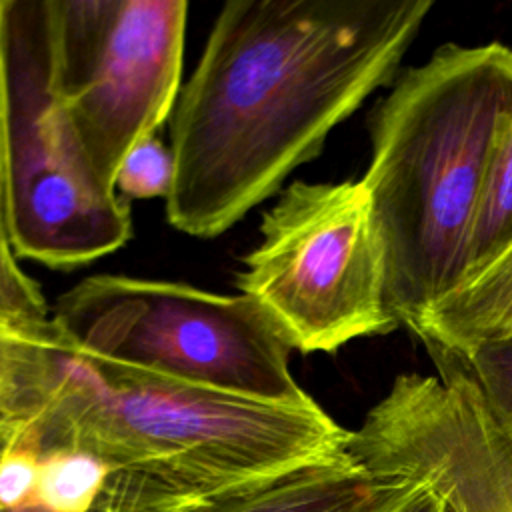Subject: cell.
Masks as SVG:
<instances>
[{"mask_svg": "<svg viewBox=\"0 0 512 512\" xmlns=\"http://www.w3.org/2000/svg\"><path fill=\"white\" fill-rule=\"evenodd\" d=\"M432 0H230L168 118L172 228L216 238L388 84Z\"/></svg>", "mask_w": 512, "mask_h": 512, "instance_id": "cell-1", "label": "cell"}, {"mask_svg": "<svg viewBox=\"0 0 512 512\" xmlns=\"http://www.w3.org/2000/svg\"><path fill=\"white\" fill-rule=\"evenodd\" d=\"M512 120V48L442 44L370 114L366 186L384 250L386 306L414 334L466 280L494 152Z\"/></svg>", "mask_w": 512, "mask_h": 512, "instance_id": "cell-2", "label": "cell"}, {"mask_svg": "<svg viewBox=\"0 0 512 512\" xmlns=\"http://www.w3.org/2000/svg\"><path fill=\"white\" fill-rule=\"evenodd\" d=\"M348 438L314 400L266 402L66 354L22 440L40 456L78 450L110 470L220 496L336 458Z\"/></svg>", "mask_w": 512, "mask_h": 512, "instance_id": "cell-3", "label": "cell"}, {"mask_svg": "<svg viewBox=\"0 0 512 512\" xmlns=\"http://www.w3.org/2000/svg\"><path fill=\"white\" fill-rule=\"evenodd\" d=\"M0 126L18 260L70 270L132 238L128 202L96 178L64 104L52 0H0Z\"/></svg>", "mask_w": 512, "mask_h": 512, "instance_id": "cell-4", "label": "cell"}, {"mask_svg": "<svg viewBox=\"0 0 512 512\" xmlns=\"http://www.w3.org/2000/svg\"><path fill=\"white\" fill-rule=\"evenodd\" d=\"M50 322L68 356L266 402L312 400L290 372V344L242 294L94 274L56 298Z\"/></svg>", "mask_w": 512, "mask_h": 512, "instance_id": "cell-5", "label": "cell"}, {"mask_svg": "<svg viewBox=\"0 0 512 512\" xmlns=\"http://www.w3.org/2000/svg\"><path fill=\"white\" fill-rule=\"evenodd\" d=\"M236 288L304 354L398 326L386 306L384 250L362 180L288 184L262 216Z\"/></svg>", "mask_w": 512, "mask_h": 512, "instance_id": "cell-6", "label": "cell"}, {"mask_svg": "<svg viewBox=\"0 0 512 512\" xmlns=\"http://www.w3.org/2000/svg\"><path fill=\"white\" fill-rule=\"evenodd\" d=\"M64 104L96 178L116 192L132 148L170 118L186 0H52Z\"/></svg>", "mask_w": 512, "mask_h": 512, "instance_id": "cell-7", "label": "cell"}, {"mask_svg": "<svg viewBox=\"0 0 512 512\" xmlns=\"http://www.w3.org/2000/svg\"><path fill=\"white\" fill-rule=\"evenodd\" d=\"M384 464L428 482L448 512H512V438L466 374L430 386L400 412Z\"/></svg>", "mask_w": 512, "mask_h": 512, "instance_id": "cell-8", "label": "cell"}, {"mask_svg": "<svg viewBox=\"0 0 512 512\" xmlns=\"http://www.w3.org/2000/svg\"><path fill=\"white\" fill-rule=\"evenodd\" d=\"M410 480L374 476L348 452L206 500L192 512H382Z\"/></svg>", "mask_w": 512, "mask_h": 512, "instance_id": "cell-9", "label": "cell"}, {"mask_svg": "<svg viewBox=\"0 0 512 512\" xmlns=\"http://www.w3.org/2000/svg\"><path fill=\"white\" fill-rule=\"evenodd\" d=\"M512 334V248L430 310L416 336L426 348L462 352Z\"/></svg>", "mask_w": 512, "mask_h": 512, "instance_id": "cell-10", "label": "cell"}, {"mask_svg": "<svg viewBox=\"0 0 512 512\" xmlns=\"http://www.w3.org/2000/svg\"><path fill=\"white\" fill-rule=\"evenodd\" d=\"M64 354L52 326L34 330L0 316V410L34 422L54 392Z\"/></svg>", "mask_w": 512, "mask_h": 512, "instance_id": "cell-11", "label": "cell"}, {"mask_svg": "<svg viewBox=\"0 0 512 512\" xmlns=\"http://www.w3.org/2000/svg\"><path fill=\"white\" fill-rule=\"evenodd\" d=\"M512 248V120L500 138L482 188L470 248L466 280H474ZM462 284V286H464ZM460 286V288H462Z\"/></svg>", "mask_w": 512, "mask_h": 512, "instance_id": "cell-12", "label": "cell"}, {"mask_svg": "<svg viewBox=\"0 0 512 512\" xmlns=\"http://www.w3.org/2000/svg\"><path fill=\"white\" fill-rule=\"evenodd\" d=\"M108 474L110 468L86 452L54 450L42 454L32 504L50 512H90Z\"/></svg>", "mask_w": 512, "mask_h": 512, "instance_id": "cell-13", "label": "cell"}, {"mask_svg": "<svg viewBox=\"0 0 512 512\" xmlns=\"http://www.w3.org/2000/svg\"><path fill=\"white\" fill-rule=\"evenodd\" d=\"M452 354H456L464 364L496 418L512 438V334L484 340L468 350Z\"/></svg>", "mask_w": 512, "mask_h": 512, "instance_id": "cell-14", "label": "cell"}, {"mask_svg": "<svg viewBox=\"0 0 512 512\" xmlns=\"http://www.w3.org/2000/svg\"><path fill=\"white\" fill-rule=\"evenodd\" d=\"M0 316L34 330L52 326L50 308L40 284L24 272L16 258L4 224L0 222Z\"/></svg>", "mask_w": 512, "mask_h": 512, "instance_id": "cell-15", "label": "cell"}, {"mask_svg": "<svg viewBox=\"0 0 512 512\" xmlns=\"http://www.w3.org/2000/svg\"><path fill=\"white\" fill-rule=\"evenodd\" d=\"M174 182V158L160 138L150 136L128 152L118 176L116 194L128 200L168 198Z\"/></svg>", "mask_w": 512, "mask_h": 512, "instance_id": "cell-16", "label": "cell"}, {"mask_svg": "<svg viewBox=\"0 0 512 512\" xmlns=\"http://www.w3.org/2000/svg\"><path fill=\"white\" fill-rule=\"evenodd\" d=\"M40 474V454L24 440L12 448L0 462V504L26 506L32 504Z\"/></svg>", "mask_w": 512, "mask_h": 512, "instance_id": "cell-17", "label": "cell"}, {"mask_svg": "<svg viewBox=\"0 0 512 512\" xmlns=\"http://www.w3.org/2000/svg\"><path fill=\"white\" fill-rule=\"evenodd\" d=\"M408 488L382 512H448L446 498L428 482L408 478Z\"/></svg>", "mask_w": 512, "mask_h": 512, "instance_id": "cell-18", "label": "cell"}, {"mask_svg": "<svg viewBox=\"0 0 512 512\" xmlns=\"http://www.w3.org/2000/svg\"><path fill=\"white\" fill-rule=\"evenodd\" d=\"M30 426L32 422H28L26 418L0 410V462L6 458V454L12 448L20 444V440L24 438Z\"/></svg>", "mask_w": 512, "mask_h": 512, "instance_id": "cell-19", "label": "cell"}, {"mask_svg": "<svg viewBox=\"0 0 512 512\" xmlns=\"http://www.w3.org/2000/svg\"><path fill=\"white\" fill-rule=\"evenodd\" d=\"M0 512H50V510H46V508H42V506H38V504H26V506H16V508L2 506V504H0ZM90 512H106V510H104V506L96 500V504L92 506Z\"/></svg>", "mask_w": 512, "mask_h": 512, "instance_id": "cell-20", "label": "cell"}, {"mask_svg": "<svg viewBox=\"0 0 512 512\" xmlns=\"http://www.w3.org/2000/svg\"><path fill=\"white\" fill-rule=\"evenodd\" d=\"M2 212H4V178H2V126H0V222L4 224Z\"/></svg>", "mask_w": 512, "mask_h": 512, "instance_id": "cell-21", "label": "cell"}]
</instances>
